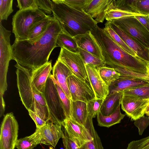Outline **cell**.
<instances>
[{
    "mask_svg": "<svg viewBox=\"0 0 149 149\" xmlns=\"http://www.w3.org/2000/svg\"><path fill=\"white\" fill-rule=\"evenodd\" d=\"M62 31L59 22L54 17L43 36L37 41L30 43L27 40H15L12 45L14 60L32 71L40 67L48 61L52 51L57 47V39Z\"/></svg>",
    "mask_w": 149,
    "mask_h": 149,
    "instance_id": "6da1fadb",
    "label": "cell"
},
{
    "mask_svg": "<svg viewBox=\"0 0 149 149\" xmlns=\"http://www.w3.org/2000/svg\"><path fill=\"white\" fill-rule=\"evenodd\" d=\"M91 33L101 50L106 64L111 67H119L147 74L146 63L130 54L97 25Z\"/></svg>",
    "mask_w": 149,
    "mask_h": 149,
    "instance_id": "7a4b0ae2",
    "label": "cell"
},
{
    "mask_svg": "<svg viewBox=\"0 0 149 149\" xmlns=\"http://www.w3.org/2000/svg\"><path fill=\"white\" fill-rule=\"evenodd\" d=\"M53 17L59 22L62 31L74 37L91 31L97 25L91 16L75 9L62 0H52Z\"/></svg>",
    "mask_w": 149,
    "mask_h": 149,
    "instance_id": "3957f363",
    "label": "cell"
},
{
    "mask_svg": "<svg viewBox=\"0 0 149 149\" xmlns=\"http://www.w3.org/2000/svg\"><path fill=\"white\" fill-rule=\"evenodd\" d=\"M17 88L21 100L28 111L37 114L47 123L50 117L47 104L43 94L38 91L32 83L29 69L18 63L15 65Z\"/></svg>",
    "mask_w": 149,
    "mask_h": 149,
    "instance_id": "277c9868",
    "label": "cell"
},
{
    "mask_svg": "<svg viewBox=\"0 0 149 149\" xmlns=\"http://www.w3.org/2000/svg\"><path fill=\"white\" fill-rule=\"evenodd\" d=\"M47 15L38 8L19 10L13 16L12 31L15 41L28 40V35L31 28Z\"/></svg>",
    "mask_w": 149,
    "mask_h": 149,
    "instance_id": "5b68a950",
    "label": "cell"
},
{
    "mask_svg": "<svg viewBox=\"0 0 149 149\" xmlns=\"http://www.w3.org/2000/svg\"><path fill=\"white\" fill-rule=\"evenodd\" d=\"M51 75L47 80L43 94L49 113V122L62 126L67 117Z\"/></svg>",
    "mask_w": 149,
    "mask_h": 149,
    "instance_id": "8992f818",
    "label": "cell"
},
{
    "mask_svg": "<svg viewBox=\"0 0 149 149\" xmlns=\"http://www.w3.org/2000/svg\"><path fill=\"white\" fill-rule=\"evenodd\" d=\"M11 31L0 22V93L3 95L7 90V74L10 61L14 60L10 43Z\"/></svg>",
    "mask_w": 149,
    "mask_h": 149,
    "instance_id": "52a82bcc",
    "label": "cell"
},
{
    "mask_svg": "<svg viewBox=\"0 0 149 149\" xmlns=\"http://www.w3.org/2000/svg\"><path fill=\"white\" fill-rule=\"evenodd\" d=\"M111 21L143 46L149 49V31L134 17H123Z\"/></svg>",
    "mask_w": 149,
    "mask_h": 149,
    "instance_id": "ba28073f",
    "label": "cell"
},
{
    "mask_svg": "<svg viewBox=\"0 0 149 149\" xmlns=\"http://www.w3.org/2000/svg\"><path fill=\"white\" fill-rule=\"evenodd\" d=\"M18 129V124L13 113L5 115L1 126L0 149H15Z\"/></svg>",
    "mask_w": 149,
    "mask_h": 149,
    "instance_id": "9c48e42d",
    "label": "cell"
},
{
    "mask_svg": "<svg viewBox=\"0 0 149 149\" xmlns=\"http://www.w3.org/2000/svg\"><path fill=\"white\" fill-rule=\"evenodd\" d=\"M57 60L70 70L72 74L84 81L88 80L85 65L79 52H70L61 48Z\"/></svg>",
    "mask_w": 149,
    "mask_h": 149,
    "instance_id": "30bf717a",
    "label": "cell"
},
{
    "mask_svg": "<svg viewBox=\"0 0 149 149\" xmlns=\"http://www.w3.org/2000/svg\"><path fill=\"white\" fill-rule=\"evenodd\" d=\"M88 81V80L84 81L73 74L67 78V84L72 100L87 103L95 98L94 92Z\"/></svg>",
    "mask_w": 149,
    "mask_h": 149,
    "instance_id": "8fae6325",
    "label": "cell"
},
{
    "mask_svg": "<svg viewBox=\"0 0 149 149\" xmlns=\"http://www.w3.org/2000/svg\"><path fill=\"white\" fill-rule=\"evenodd\" d=\"M62 126L64 128L65 133L79 148L82 147L93 138L88 129L70 118H67Z\"/></svg>",
    "mask_w": 149,
    "mask_h": 149,
    "instance_id": "7c38bea8",
    "label": "cell"
},
{
    "mask_svg": "<svg viewBox=\"0 0 149 149\" xmlns=\"http://www.w3.org/2000/svg\"><path fill=\"white\" fill-rule=\"evenodd\" d=\"M121 108L127 115L135 120L145 114L149 105V100L123 94L121 102Z\"/></svg>",
    "mask_w": 149,
    "mask_h": 149,
    "instance_id": "4fadbf2b",
    "label": "cell"
},
{
    "mask_svg": "<svg viewBox=\"0 0 149 149\" xmlns=\"http://www.w3.org/2000/svg\"><path fill=\"white\" fill-rule=\"evenodd\" d=\"M85 66L88 79L95 98L104 100L109 94V86L102 80L96 68L90 64H86Z\"/></svg>",
    "mask_w": 149,
    "mask_h": 149,
    "instance_id": "5bb4252c",
    "label": "cell"
},
{
    "mask_svg": "<svg viewBox=\"0 0 149 149\" xmlns=\"http://www.w3.org/2000/svg\"><path fill=\"white\" fill-rule=\"evenodd\" d=\"M62 125L51 122L47 123L39 129L40 144L50 145L55 148L59 139L63 138L64 133Z\"/></svg>",
    "mask_w": 149,
    "mask_h": 149,
    "instance_id": "9a60e30c",
    "label": "cell"
},
{
    "mask_svg": "<svg viewBox=\"0 0 149 149\" xmlns=\"http://www.w3.org/2000/svg\"><path fill=\"white\" fill-rule=\"evenodd\" d=\"M108 21L111 28L139 58L146 63L149 62L148 49L143 46L111 21Z\"/></svg>",
    "mask_w": 149,
    "mask_h": 149,
    "instance_id": "2e32d148",
    "label": "cell"
},
{
    "mask_svg": "<svg viewBox=\"0 0 149 149\" xmlns=\"http://www.w3.org/2000/svg\"><path fill=\"white\" fill-rule=\"evenodd\" d=\"M112 0H91L84 10L97 24L102 23L106 12Z\"/></svg>",
    "mask_w": 149,
    "mask_h": 149,
    "instance_id": "e0dca14e",
    "label": "cell"
},
{
    "mask_svg": "<svg viewBox=\"0 0 149 149\" xmlns=\"http://www.w3.org/2000/svg\"><path fill=\"white\" fill-rule=\"evenodd\" d=\"M149 84V80L120 76L109 86V93L122 91Z\"/></svg>",
    "mask_w": 149,
    "mask_h": 149,
    "instance_id": "ac0fdd59",
    "label": "cell"
},
{
    "mask_svg": "<svg viewBox=\"0 0 149 149\" xmlns=\"http://www.w3.org/2000/svg\"><path fill=\"white\" fill-rule=\"evenodd\" d=\"M52 75L57 81L67 96L71 100L67 82V79L73 74L68 68L64 63L57 60L52 68Z\"/></svg>",
    "mask_w": 149,
    "mask_h": 149,
    "instance_id": "d6986e66",
    "label": "cell"
},
{
    "mask_svg": "<svg viewBox=\"0 0 149 149\" xmlns=\"http://www.w3.org/2000/svg\"><path fill=\"white\" fill-rule=\"evenodd\" d=\"M78 47L104 61L101 50L93 38L91 31L73 37Z\"/></svg>",
    "mask_w": 149,
    "mask_h": 149,
    "instance_id": "ffe728a7",
    "label": "cell"
},
{
    "mask_svg": "<svg viewBox=\"0 0 149 149\" xmlns=\"http://www.w3.org/2000/svg\"><path fill=\"white\" fill-rule=\"evenodd\" d=\"M52 68V61L50 60L39 68L32 71V82L37 89L42 93Z\"/></svg>",
    "mask_w": 149,
    "mask_h": 149,
    "instance_id": "44dd1931",
    "label": "cell"
},
{
    "mask_svg": "<svg viewBox=\"0 0 149 149\" xmlns=\"http://www.w3.org/2000/svg\"><path fill=\"white\" fill-rule=\"evenodd\" d=\"M123 95L122 91L109 93L104 100L100 111L104 116L110 115L121 104Z\"/></svg>",
    "mask_w": 149,
    "mask_h": 149,
    "instance_id": "7402d4cb",
    "label": "cell"
},
{
    "mask_svg": "<svg viewBox=\"0 0 149 149\" xmlns=\"http://www.w3.org/2000/svg\"><path fill=\"white\" fill-rule=\"evenodd\" d=\"M88 115L86 103L80 101L71 100L70 118L84 126Z\"/></svg>",
    "mask_w": 149,
    "mask_h": 149,
    "instance_id": "603a6c76",
    "label": "cell"
},
{
    "mask_svg": "<svg viewBox=\"0 0 149 149\" xmlns=\"http://www.w3.org/2000/svg\"><path fill=\"white\" fill-rule=\"evenodd\" d=\"M54 18V17L47 15L35 24L30 31L27 41L32 43L41 38Z\"/></svg>",
    "mask_w": 149,
    "mask_h": 149,
    "instance_id": "cb8c5ba5",
    "label": "cell"
},
{
    "mask_svg": "<svg viewBox=\"0 0 149 149\" xmlns=\"http://www.w3.org/2000/svg\"><path fill=\"white\" fill-rule=\"evenodd\" d=\"M125 116V115L121 112L120 105L115 112L109 116H103L99 111L97 115L98 125L101 127H109L120 123Z\"/></svg>",
    "mask_w": 149,
    "mask_h": 149,
    "instance_id": "d4e9b609",
    "label": "cell"
},
{
    "mask_svg": "<svg viewBox=\"0 0 149 149\" xmlns=\"http://www.w3.org/2000/svg\"><path fill=\"white\" fill-rule=\"evenodd\" d=\"M39 129L36 128L35 132L30 136L18 139L15 146L17 149H33L40 144Z\"/></svg>",
    "mask_w": 149,
    "mask_h": 149,
    "instance_id": "484cf974",
    "label": "cell"
},
{
    "mask_svg": "<svg viewBox=\"0 0 149 149\" xmlns=\"http://www.w3.org/2000/svg\"><path fill=\"white\" fill-rule=\"evenodd\" d=\"M113 1L109 6L106 14L105 19L107 21L126 17L147 16L130 11L117 8L114 6Z\"/></svg>",
    "mask_w": 149,
    "mask_h": 149,
    "instance_id": "4316f807",
    "label": "cell"
},
{
    "mask_svg": "<svg viewBox=\"0 0 149 149\" xmlns=\"http://www.w3.org/2000/svg\"><path fill=\"white\" fill-rule=\"evenodd\" d=\"M57 47L64 48L70 52H79L78 47L73 38L62 31L59 35L56 42Z\"/></svg>",
    "mask_w": 149,
    "mask_h": 149,
    "instance_id": "83f0119b",
    "label": "cell"
},
{
    "mask_svg": "<svg viewBox=\"0 0 149 149\" xmlns=\"http://www.w3.org/2000/svg\"><path fill=\"white\" fill-rule=\"evenodd\" d=\"M99 74L105 84L108 86L118 79L120 75L113 68L105 66L97 68Z\"/></svg>",
    "mask_w": 149,
    "mask_h": 149,
    "instance_id": "f1b7e54d",
    "label": "cell"
},
{
    "mask_svg": "<svg viewBox=\"0 0 149 149\" xmlns=\"http://www.w3.org/2000/svg\"><path fill=\"white\" fill-rule=\"evenodd\" d=\"M128 6L130 11L146 15H149V0H128Z\"/></svg>",
    "mask_w": 149,
    "mask_h": 149,
    "instance_id": "f546056e",
    "label": "cell"
},
{
    "mask_svg": "<svg viewBox=\"0 0 149 149\" xmlns=\"http://www.w3.org/2000/svg\"><path fill=\"white\" fill-rule=\"evenodd\" d=\"M103 29L115 42L126 52L132 56L138 57L136 54L125 43L119 36L111 28L108 21H107L105 23V27Z\"/></svg>",
    "mask_w": 149,
    "mask_h": 149,
    "instance_id": "4dcf8cb0",
    "label": "cell"
},
{
    "mask_svg": "<svg viewBox=\"0 0 149 149\" xmlns=\"http://www.w3.org/2000/svg\"><path fill=\"white\" fill-rule=\"evenodd\" d=\"M78 51L85 65L90 64L97 68L106 64L104 60L79 47Z\"/></svg>",
    "mask_w": 149,
    "mask_h": 149,
    "instance_id": "1f68e13d",
    "label": "cell"
},
{
    "mask_svg": "<svg viewBox=\"0 0 149 149\" xmlns=\"http://www.w3.org/2000/svg\"><path fill=\"white\" fill-rule=\"evenodd\" d=\"M93 138L82 147L84 149H104L100 137L94 127L93 122L87 127Z\"/></svg>",
    "mask_w": 149,
    "mask_h": 149,
    "instance_id": "d6a6232c",
    "label": "cell"
},
{
    "mask_svg": "<svg viewBox=\"0 0 149 149\" xmlns=\"http://www.w3.org/2000/svg\"><path fill=\"white\" fill-rule=\"evenodd\" d=\"M58 93L67 118H70V111L71 100L66 95L57 81L51 75Z\"/></svg>",
    "mask_w": 149,
    "mask_h": 149,
    "instance_id": "836d02e7",
    "label": "cell"
},
{
    "mask_svg": "<svg viewBox=\"0 0 149 149\" xmlns=\"http://www.w3.org/2000/svg\"><path fill=\"white\" fill-rule=\"evenodd\" d=\"M124 95L136 96L141 98L149 100V84L141 86L122 91Z\"/></svg>",
    "mask_w": 149,
    "mask_h": 149,
    "instance_id": "e575fe53",
    "label": "cell"
},
{
    "mask_svg": "<svg viewBox=\"0 0 149 149\" xmlns=\"http://www.w3.org/2000/svg\"><path fill=\"white\" fill-rule=\"evenodd\" d=\"M13 0H0V22L7 20L13 12Z\"/></svg>",
    "mask_w": 149,
    "mask_h": 149,
    "instance_id": "d590c367",
    "label": "cell"
},
{
    "mask_svg": "<svg viewBox=\"0 0 149 149\" xmlns=\"http://www.w3.org/2000/svg\"><path fill=\"white\" fill-rule=\"evenodd\" d=\"M113 68L116 71L120 73V76L149 80V76L148 74L132 71L120 67H116Z\"/></svg>",
    "mask_w": 149,
    "mask_h": 149,
    "instance_id": "8d00e7d4",
    "label": "cell"
},
{
    "mask_svg": "<svg viewBox=\"0 0 149 149\" xmlns=\"http://www.w3.org/2000/svg\"><path fill=\"white\" fill-rule=\"evenodd\" d=\"M104 100L95 98L87 103L88 113L90 114L93 118H95L100 109Z\"/></svg>",
    "mask_w": 149,
    "mask_h": 149,
    "instance_id": "74e56055",
    "label": "cell"
},
{
    "mask_svg": "<svg viewBox=\"0 0 149 149\" xmlns=\"http://www.w3.org/2000/svg\"><path fill=\"white\" fill-rule=\"evenodd\" d=\"M64 3L77 10L84 11L91 0H62Z\"/></svg>",
    "mask_w": 149,
    "mask_h": 149,
    "instance_id": "f35d334b",
    "label": "cell"
},
{
    "mask_svg": "<svg viewBox=\"0 0 149 149\" xmlns=\"http://www.w3.org/2000/svg\"><path fill=\"white\" fill-rule=\"evenodd\" d=\"M36 1L38 8L43 11L45 14L50 15L52 13V0H36Z\"/></svg>",
    "mask_w": 149,
    "mask_h": 149,
    "instance_id": "ab89813d",
    "label": "cell"
},
{
    "mask_svg": "<svg viewBox=\"0 0 149 149\" xmlns=\"http://www.w3.org/2000/svg\"><path fill=\"white\" fill-rule=\"evenodd\" d=\"M134 124L139 129V135H141L149 125V118L144 115L135 120Z\"/></svg>",
    "mask_w": 149,
    "mask_h": 149,
    "instance_id": "60d3db41",
    "label": "cell"
},
{
    "mask_svg": "<svg viewBox=\"0 0 149 149\" xmlns=\"http://www.w3.org/2000/svg\"><path fill=\"white\" fill-rule=\"evenodd\" d=\"M17 2L19 10L38 8L36 0H18Z\"/></svg>",
    "mask_w": 149,
    "mask_h": 149,
    "instance_id": "b9f144b4",
    "label": "cell"
},
{
    "mask_svg": "<svg viewBox=\"0 0 149 149\" xmlns=\"http://www.w3.org/2000/svg\"><path fill=\"white\" fill-rule=\"evenodd\" d=\"M62 139L65 149H84L83 147L79 148L68 137L65 133L64 134V136Z\"/></svg>",
    "mask_w": 149,
    "mask_h": 149,
    "instance_id": "7bdbcfd3",
    "label": "cell"
},
{
    "mask_svg": "<svg viewBox=\"0 0 149 149\" xmlns=\"http://www.w3.org/2000/svg\"><path fill=\"white\" fill-rule=\"evenodd\" d=\"M28 112L29 115L36 125V128H40L47 123L34 112L31 111H28Z\"/></svg>",
    "mask_w": 149,
    "mask_h": 149,
    "instance_id": "ee69618b",
    "label": "cell"
},
{
    "mask_svg": "<svg viewBox=\"0 0 149 149\" xmlns=\"http://www.w3.org/2000/svg\"><path fill=\"white\" fill-rule=\"evenodd\" d=\"M134 17L137 19L149 31V17L146 16H136Z\"/></svg>",
    "mask_w": 149,
    "mask_h": 149,
    "instance_id": "f6af8a7d",
    "label": "cell"
},
{
    "mask_svg": "<svg viewBox=\"0 0 149 149\" xmlns=\"http://www.w3.org/2000/svg\"><path fill=\"white\" fill-rule=\"evenodd\" d=\"M0 117L3 114L5 110V103L3 97V95L0 94Z\"/></svg>",
    "mask_w": 149,
    "mask_h": 149,
    "instance_id": "bcb514c9",
    "label": "cell"
},
{
    "mask_svg": "<svg viewBox=\"0 0 149 149\" xmlns=\"http://www.w3.org/2000/svg\"><path fill=\"white\" fill-rule=\"evenodd\" d=\"M146 69L147 74L149 76V62L146 63Z\"/></svg>",
    "mask_w": 149,
    "mask_h": 149,
    "instance_id": "7dc6e473",
    "label": "cell"
},
{
    "mask_svg": "<svg viewBox=\"0 0 149 149\" xmlns=\"http://www.w3.org/2000/svg\"><path fill=\"white\" fill-rule=\"evenodd\" d=\"M148 113H149V105L146 110L145 114H146Z\"/></svg>",
    "mask_w": 149,
    "mask_h": 149,
    "instance_id": "c3c4849f",
    "label": "cell"
},
{
    "mask_svg": "<svg viewBox=\"0 0 149 149\" xmlns=\"http://www.w3.org/2000/svg\"><path fill=\"white\" fill-rule=\"evenodd\" d=\"M143 149H149V145L147 146Z\"/></svg>",
    "mask_w": 149,
    "mask_h": 149,
    "instance_id": "681fc988",
    "label": "cell"
},
{
    "mask_svg": "<svg viewBox=\"0 0 149 149\" xmlns=\"http://www.w3.org/2000/svg\"><path fill=\"white\" fill-rule=\"evenodd\" d=\"M149 118V113L146 114Z\"/></svg>",
    "mask_w": 149,
    "mask_h": 149,
    "instance_id": "f907efd6",
    "label": "cell"
},
{
    "mask_svg": "<svg viewBox=\"0 0 149 149\" xmlns=\"http://www.w3.org/2000/svg\"><path fill=\"white\" fill-rule=\"evenodd\" d=\"M149 53V49H148Z\"/></svg>",
    "mask_w": 149,
    "mask_h": 149,
    "instance_id": "816d5d0a",
    "label": "cell"
},
{
    "mask_svg": "<svg viewBox=\"0 0 149 149\" xmlns=\"http://www.w3.org/2000/svg\"><path fill=\"white\" fill-rule=\"evenodd\" d=\"M148 17H149V15H148Z\"/></svg>",
    "mask_w": 149,
    "mask_h": 149,
    "instance_id": "f5cc1de1",
    "label": "cell"
}]
</instances>
